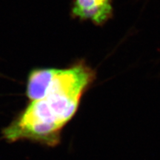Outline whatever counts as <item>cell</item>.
Instances as JSON below:
<instances>
[{"label": "cell", "mask_w": 160, "mask_h": 160, "mask_svg": "<svg viewBox=\"0 0 160 160\" xmlns=\"http://www.w3.org/2000/svg\"><path fill=\"white\" fill-rule=\"evenodd\" d=\"M95 79L94 70L82 61L57 69L45 95L30 102L2 130V137L8 142L28 140L48 147L59 145L63 128Z\"/></svg>", "instance_id": "cell-1"}, {"label": "cell", "mask_w": 160, "mask_h": 160, "mask_svg": "<svg viewBox=\"0 0 160 160\" xmlns=\"http://www.w3.org/2000/svg\"><path fill=\"white\" fill-rule=\"evenodd\" d=\"M71 13L73 17L102 25L113 16L112 0H74Z\"/></svg>", "instance_id": "cell-2"}, {"label": "cell", "mask_w": 160, "mask_h": 160, "mask_svg": "<svg viewBox=\"0 0 160 160\" xmlns=\"http://www.w3.org/2000/svg\"><path fill=\"white\" fill-rule=\"evenodd\" d=\"M57 68H38L31 71L28 77L26 97L29 101L41 99L49 87Z\"/></svg>", "instance_id": "cell-3"}]
</instances>
